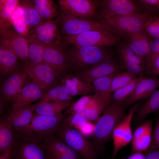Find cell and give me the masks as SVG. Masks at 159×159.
Returning <instances> with one entry per match:
<instances>
[{"label":"cell","instance_id":"17","mask_svg":"<svg viewBox=\"0 0 159 159\" xmlns=\"http://www.w3.org/2000/svg\"><path fill=\"white\" fill-rule=\"evenodd\" d=\"M159 87V79L156 77H143L133 93L122 102L126 109L138 100L149 97Z\"/></svg>","mask_w":159,"mask_h":159},{"label":"cell","instance_id":"45","mask_svg":"<svg viewBox=\"0 0 159 159\" xmlns=\"http://www.w3.org/2000/svg\"><path fill=\"white\" fill-rule=\"evenodd\" d=\"M145 71L150 77H156L159 75V56L145 64Z\"/></svg>","mask_w":159,"mask_h":159},{"label":"cell","instance_id":"5","mask_svg":"<svg viewBox=\"0 0 159 159\" xmlns=\"http://www.w3.org/2000/svg\"><path fill=\"white\" fill-rule=\"evenodd\" d=\"M59 16L60 32L63 36L75 35L90 31L119 35L115 31L101 21L73 16L62 11H61Z\"/></svg>","mask_w":159,"mask_h":159},{"label":"cell","instance_id":"35","mask_svg":"<svg viewBox=\"0 0 159 159\" xmlns=\"http://www.w3.org/2000/svg\"><path fill=\"white\" fill-rule=\"evenodd\" d=\"M152 123L149 126L145 134L140 138L132 139V152H146L149 148L151 143Z\"/></svg>","mask_w":159,"mask_h":159},{"label":"cell","instance_id":"1","mask_svg":"<svg viewBox=\"0 0 159 159\" xmlns=\"http://www.w3.org/2000/svg\"><path fill=\"white\" fill-rule=\"evenodd\" d=\"M126 109L122 102L111 103L94 122L91 141L99 152L105 149L114 129L126 115Z\"/></svg>","mask_w":159,"mask_h":159},{"label":"cell","instance_id":"29","mask_svg":"<svg viewBox=\"0 0 159 159\" xmlns=\"http://www.w3.org/2000/svg\"><path fill=\"white\" fill-rule=\"evenodd\" d=\"M25 141L19 148L21 159H46L41 147L37 142Z\"/></svg>","mask_w":159,"mask_h":159},{"label":"cell","instance_id":"9","mask_svg":"<svg viewBox=\"0 0 159 159\" xmlns=\"http://www.w3.org/2000/svg\"><path fill=\"white\" fill-rule=\"evenodd\" d=\"M0 46L24 62L29 60L26 38L16 32L11 24L0 26Z\"/></svg>","mask_w":159,"mask_h":159},{"label":"cell","instance_id":"7","mask_svg":"<svg viewBox=\"0 0 159 159\" xmlns=\"http://www.w3.org/2000/svg\"><path fill=\"white\" fill-rule=\"evenodd\" d=\"M120 37L118 35L108 34L97 31H90L77 35L64 36L61 45L72 44L77 46H93L104 47L115 44Z\"/></svg>","mask_w":159,"mask_h":159},{"label":"cell","instance_id":"37","mask_svg":"<svg viewBox=\"0 0 159 159\" xmlns=\"http://www.w3.org/2000/svg\"><path fill=\"white\" fill-rule=\"evenodd\" d=\"M118 72L97 78L92 82V85L95 93H111V87L112 80Z\"/></svg>","mask_w":159,"mask_h":159},{"label":"cell","instance_id":"49","mask_svg":"<svg viewBox=\"0 0 159 159\" xmlns=\"http://www.w3.org/2000/svg\"><path fill=\"white\" fill-rule=\"evenodd\" d=\"M153 141L159 150V116L156 115L155 124L152 136Z\"/></svg>","mask_w":159,"mask_h":159},{"label":"cell","instance_id":"51","mask_svg":"<svg viewBox=\"0 0 159 159\" xmlns=\"http://www.w3.org/2000/svg\"><path fill=\"white\" fill-rule=\"evenodd\" d=\"M143 152H138L132 153L126 159H144L145 156Z\"/></svg>","mask_w":159,"mask_h":159},{"label":"cell","instance_id":"53","mask_svg":"<svg viewBox=\"0 0 159 159\" xmlns=\"http://www.w3.org/2000/svg\"><path fill=\"white\" fill-rule=\"evenodd\" d=\"M158 111L159 112V110Z\"/></svg>","mask_w":159,"mask_h":159},{"label":"cell","instance_id":"18","mask_svg":"<svg viewBox=\"0 0 159 159\" xmlns=\"http://www.w3.org/2000/svg\"><path fill=\"white\" fill-rule=\"evenodd\" d=\"M111 94L95 93L88 107L79 114L91 122H95L111 103Z\"/></svg>","mask_w":159,"mask_h":159},{"label":"cell","instance_id":"43","mask_svg":"<svg viewBox=\"0 0 159 159\" xmlns=\"http://www.w3.org/2000/svg\"><path fill=\"white\" fill-rule=\"evenodd\" d=\"M143 13L149 14L153 16L159 14V0H138Z\"/></svg>","mask_w":159,"mask_h":159},{"label":"cell","instance_id":"15","mask_svg":"<svg viewBox=\"0 0 159 159\" xmlns=\"http://www.w3.org/2000/svg\"><path fill=\"white\" fill-rule=\"evenodd\" d=\"M112 57L89 67L77 71L75 75L79 78L91 83L99 78L118 72L121 67L120 65L113 60Z\"/></svg>","mask_w":159,"mask_h":159},{"label":"cell","instance_id":"32","mask_svg":"<svg viewBox=\"0 0 159 159\" xmlns=\"http://www.w3.org/2000/svg\"><path fill=\"white\" fill-rule=\"evenodd\" d=\"M28 44L29 60L34 63L43 62L46 45L30 37H26Z\"/></svg>","mask_w":159,"mask_h":159},{"label":"cell","instance_id":"20","mask_svg":"<svg viewBox=\"0 0 159 159\" xmlns=\"http://www.w3.org/2000/svg\"><path fill=\"white\" fill-rule=\"evenodd\" d=\"M28 74L24 70L17 71L11 74L3 84L2 95L7 100H12L23 88Z\"/></svg>","mask_w":159,"mask_h":159},{"label":"cell","instance_id":"48","mask_svg":"<svg viewBox=\"0 0 159 159\" xmlns=\"http://www.w3.org/2000/svg\"><path fill=\"white\" fill-rule=\"evenodd\" d=\"M94 124L89 121L87 123L80 127L79 130L84 136L87 138L92 136L94 129Z\"/></svg>","mask_w":159,"mask_h":159},{"label":"cell","instance_id":"44","mask_svg":"<svg viewBox=\"0 0 159 159\" xmlns=\"http://www.w3.org/2000/svg\"><path fill=\"white\" fill-rule=\"evenodd\" d=\"M67 115L66 118H64V119L69 125L77 130L90 121L85 117L78 113Z\"/></svg>","mask_w":159,"mask_h":159},{"label":"cell","instance_id":"41","mask_svg":"<svg viewBox=\"0 0 159 159\" xmlns=\"http://www.w3.org/2000/svg\"><path fill=\"white\" fill-rule=\"evenodd\" d=\"M143 29L153 39L159 38V16L150 18L145 23Z\"/></svg>","mask_w":159,"mask_h":159},{"label":"cell","instance_id":"27","mask_svg":"<svg viewBox=\"0 0 159 159\" xmlns=\"http://www.w3.org/2000/svg\"><path fill=\"white\" fill-rule=\"evenodd\" d=\"M149 97L144 105L137 109L135 120L137 123L141 122L149 114L159 110V90H155Z\"/></svg>","mask_w":159,"mask_h":159},{"label":"cell","instance_id":"22","mask_svg":"<svg viewBox=\"0 0 159 159\" xmlns=\"http://www.w3.org/2000/svg\"><path fill=\"white\" fill-rule=\"evenodd\" d=\"M37 103L11 111L5 121L13 129L24 127L31 122Z\"/></svg>","mask_w":159,"mask_h":159},{"label":"cell","instance_id":"50","mask_svg":"<svg viewBox=\"0 0 159 159\" xmlns=\"http://www.w3.org/2000/svg\"><path fill=\"white\" fill-rule=\"evenodd\" d=\"M145 152L144 159H159V150L148 149Z\"/></svg>","mask_w":159,"mask_h":159},{"label":"cell","instance_id":"12","mask_svg":"<svg viewBox=\"0 0 159 159\" xmlns=\"http://www.w3.org/2000/svg\"><path fill=\"white\" fill-rule=\"evenodd\" d=\"M98 18L100 21L116 15L140 13L142 10L137 1L132 0H100Z\"/></svg>","mask_w":159,"mask_h":159},{"label":"cell","instance_id":"25","mask_svg":"<svg viewBox=\"0 0 159 159\" xmlns=\"http://www.w3.org/2000/svg\"><path fill=\"white\" fill-rule=\"evenodd\" d=\"M18 57L9 50L0 46V72L3 76L11 75L19 68Z\"/></svg>","mask_w":159,"mask_h":159},{"label":"cell","instance_id":"10","mask_svg":"<svg viewBox=\"0 0 159 159\" xmlns=\"http://www.w3.org/2000/svg\"><path fill=\"white\" fill-rule=\"evenodd\" d=\"M60 18L45 20L31 29L29 37L46 45L60 47L62 37L60 30Z\"/></svg>","mask_w":159,"mask_h":159},{"label":"cell","instance_id":"28","mask_svg":"<svg viewBox=\"0 0 159 159\" xmlns=\"http://www.w3.org/2000/svg\"><path fill=\"white\" fill-rule=\"evenodd\" d=\"M32 2L38 14L44 20L53 19L58 15L57 7L52 0H33Z\"/></svg>","mask_w":159,"mask_h":159},{"label":"cell","instance_id":"19","mask_svg":"<svg viewBox=\"0 0 159 159\" xmlns=\"http://www.w3.org/2000/svg\"><path fill=\"white\" fill-rule=\"evenodd\" d=\"M44 93L43 90L35 84L32 82L28 84L13 99L11 111L32 104L33 102L40 99Z\"/></svg>","mask_w":159,"mask_h":159},{"label":"cell","instance_id":"4","mask_svg":"<svg viewBox=\"0 0 159 159\" xmlns=\"http://www.w3.org/2000/svg\"><path fill=\"white\" fill-rule=\"evenodd\" d=\"M69 64L77 71L87 68L112 57L104 47L74 46L66 49Z\"/></svg>","mask_w":159,"mask_h":159},{"label":"cell","instance_id":"39","mask_svg":"<svg viewBox=\"0 0 159 159\" xmlns=\"http://www.w3.org/2000/svg\"><path fill=\"white\" fill-rule=\"evenodd\" d=\"M118 50L119 56L124 57L145 68V62L132 50L128 43L120 45Z\"/></svg>","mask_w":159,"mask_h":159},{"label":"cell","instance_id":"23","mask_svg":"<svg viewBox=\"0 0 159 159\" xmlns=\"http://www.w3.org/2000/svg\"><path fill=\"white\" fill-rule=\"evenodd\" d=\"M128 37V43L131 48L145 63L150 44L153 39L147 34L143 29Z\"/></svg>","mask_w":159,"mask_h":159},{"label":"cell","instance_id":"3","mask_svg":"<svg viewBox=\"0 0 159 159\" xmlns=\"http://www.w3.org/2000/svg\"><path fill=\"white\" fill-rule=\"evenodd\" d=\"M62 115L48 116L36 113L33 114L29 124L21 128L14 129L24 140L37 142L44 140L52 135L62 120Z\"/></svg>","mask_w":159,"mask_h":159},{"label":"cell","instance_id":"13","mask_svg":"<svg viewBox=\"0 0 159 159\" xmlns=\"http://www.w3.org/2000/svg\"><path fill=\"white\" fill-rule=\"evenodd\" d=\"M139 106L138 103L135 104L114 129L112 135L113 148L111 159H115L119 151L131 141L133 137L131 121L134 113Z\"/></svg>","mask_w":159,"mask_h":159},{"label":"cell","instance_id":"46","mask_svg":"<svg viewBox=\"0 0 159 159\" xmlns=\"http://www.w3.org/2000/svg\"><path fill=\"white\" fill-rule=\"evenodd\" d=\"M159 56V38L153 39L145 61V64L148 63Z\"/></svg>","mask_w":159,"mask_h":159},{"label":"cell","instance_id":"38","mask_svg":"<svg viewBox=\"0 0 159 159\" xmlns=\"http://www.w3.org/2000/svg\"><path fill=\"white\" fill-rule=\"evenodd\" d=\"M136 78V76L128 72L117 73L112 81L111 93L128 85Z\"/></svg>","mask_w":159,"mask_h":159},{"label":"cell","instance_id":"21","mask_svg":"<svg viewBox=\"0 0 159 159\" xmlns=\"http://www.w3.org/2000/svg\"><path fill=\"white\" fill-rule=\"evenodd\" d=\"M61 83L72 97L95 93L91 83L79 78L75 74L65 75L62 78Z\"/></svg>","mask_w":159,"mask_h":159},{"label":"cell","instance_id":"8","mask_svg":"<svg viewBox=\"0 0 159 159\" xmlns=\"http://www.w3.org/2000/svg\"><path fill=\"white\" fill-rule=\"evenodd\" d=\"M61 11L72 16L96 20L98 18L100 8V0H58Z\"/></svg>","mask_w":159,"mask_h":159},{"label":"cell","instance_id":"14","mask_svg":"<svg viewBox=\"0 0 159 159\" xmlns=\"http://www.w3.org/2000/svg\"><path fill=\"white\" fill-rule=\"evenodd\" d=\"M64 47L46 45L44 54L43 63L51 68L58 77L72 69Z\"/></svg>","mask_w":159,"mask_h":159},{"label":"cell","instance_id":"6","mask_svg":"<svg viewBox=\"0 0 159 159\" xmlns=\"http://www.w3.org/2000/svg\"><path fill=\"white\" fill-rule=\"evenodd\" d=\"M152 15L142 13L126 15H116L101 21L119 35L128 37L143 29L146 21Z\"/></svg>","mask_w":159,"mask_h":159},{"label":"cell","instance_id":"24","mask_svg":"<svg viewBox=\"0 0 159 159\" xmlns=\"http://www.w3.org/2000/svg\"><path fill=\"white\" fill-rule=\"evenodd\" d=\"M17 9L19 14L30 26V30L45 21L40 16L31 0H19Z\"/></svg>","mask_w":159,"mask_h":159},{"label":"cell","instance_id":"52","mask_svg":"<svg viewBox=\"0 0 159 159\" xmlns=\"http://www.w3.org/2000/svg\"><path fill=\"white\" fill-rule=\"evenodd\" d=\"M11 150H9L1 153L0 159H10V152Z\"/></svg>","mask_w":159,"mask_h":159},{"label":"cell","instance_id":"47","mask_svg":"<svg viewBox=\"0 0 159 159\" xmlns=\"http://www.w3.org/2000/svg\"><path fill=\"white\" fill-rule=\"evenodd\" d=\"M152 120H146L135 130L133 134V139H137L143 136L146 132L150 125L152 123Z\"/></svg>","mask_w":159,"mask_h":159},{"label":"cell","instance_id":"40","mask_svg":"<svg viewBox=\"0 0 159 159\" xmlns=\"http://www.w3.org/2000/svg\"><path fill=\"white\" fill-rule=\"evenodd\" d=\"M93 95H84L75 102L71 104L67 108L65 114L67 115L82 112L88 107Z\"/></svg>","mask_w":159,"mask_h":159},{"label":"cell","instance_id":"2","mask_svg":"<svg viewBox=\"0 0 159 159\" xmlns=\"http://www.w3.org/2000/svg\"><path fill=\"white\" fill-rule=\"evenodd\" d=\"M54 134L85 159H96L99 152L91 141L69 125L64 118Z\"/></svg>","mask_w":159,"mask_h":159},{"label":"cell","instance_id":"33","mask_svg":"<svg viewBox=\"0 0 159 159\" xmlns=\"http://www.w3.org/2000/svg\"><path fill=\"white\" fill-rule=\"evenodd\" d=\"M143 76L136 78L130 83L113 92L111 95V103L122 102L133 92L137 85L143 78Z\"/></svg>","mask_w":159,"mask_h":159},{"label":"cell","instance_id":"34","mask_svg":"<svg viewBox=\"0 0 159 159\" xmlns=\"http://www.w3.org/2000/svg\"><path fill=\"white\" fill-rule=\"evenodd\" d=\"M19 2L17 0H0V26L11 24L10 17Z\"/></svg>","mask_w":159,"mask_h":159},{"label":"cell","instance_id":"31","mask_svg":"<svg viewBox=\"0 0 159 159\" xmlns=\"http://www.w3.org/2000/svg\"><path fill=\"white\" fill-rule=\"evenodd\" d=\"M12 129L5 120H0V151L1 153L13 148L14 134Z\"/></svg>","mask_w":159,"mask_h":159},{"label":"cell","instance_id":"26","mask_svg":"<svg viewBox=\"0 0 159 159\" xmlns=\"http://www.w3.org/2000/svg\"><path fill=\"white\" fill-rule=\"evenodd\" d=\"M69 101L45 102L37 105L35 111L37 114L56 116L62 115V111L70 105Z\"/></svg>","mask_w":159,"mask_h":159},{"label":"cell","instance_id":"30","mask_svg":"<svg viewBox=\"0 0 159 159\" xmlns=\"http://www.w3.org/2000/svg\"><path fill=\"white\" fill-rule=\"evenodd\" d=\"M72 97L64 86L58 85L44 93L37 104L48 101H69Z\"/></svg>","mask_w":159,"mask_h":159},{"label":"cell","instance_id":"42","mask_svg":"<svg viewBox=\"0 0 159 159\" xmlns=\"http://www.w3.org/2000/svg\"><path fill=\"white\" fill-rule=\"evenodd\" d=\"M121 68L126 69L127 72L135 75L142 76L144 72L143 66L128 60L124 57L119 56Z\"/></svg>","mask_w":159,"mask_h":159},{"label":"cell","instance_id":"36","mask_svg":"<svg viewBox=\"0 0 159 159\" xmlns=\"http://www.w3.org/2000/svg\"><path fill=\"white\" fill-rule=\"evenodd\" d=\"M9 21L14 30L25 37H29L30 28L19 14L17 6L11 16Z\"/></svg>","mask_w":159,"mask_h":159},{"label":"cell","instance_id":"16","mask_svg":"<svg viewBox=\"0 0 159 159\" xmlns=\"http://www.w3.org/2000/svg\"><path fill=\"white\" fill-rule=\"evenodd\" d=\"M44 141L43 146L49 159H79V154L54 134Z\"/></svg>","mask_w":159,"mask_h":159},{"label":"cell","instance_id":"11","mask_svg":"<svg viewBox=\"0 0 159 159\" xmlns=\"http://www.w3.org/2000/svg\"><path fill=\"white\" fill-rule=\"evenodd\" d=\"M24 70L44 93L55 86L58 77L49 67L43 63H34L29 60L24 62Z\"/></svg>","mask_w":159,"mask_h":159}]
</instances>
